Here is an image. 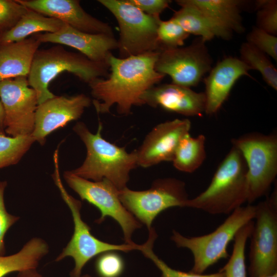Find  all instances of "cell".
Wrapping results in <instances>:
<instances>
[{
	"mask_svg": "<svg viewBox=\"0 0 277 277\" xmlns=\"http://www.w3.org/2000/svg\"><path fill=\"white\" fill-rule=\"evenodd\" d=\"M158 51L126 58L111 53L108 58L110 73L88 84L97 113H109L116 105L117 112L127 115L133 106L143 105L141 96L165 76L155 70Z\"/></svg>",
	"mask_w": 277,
	"mask_h": 277,
	"instance_id": "obj_1",
	"label": "cell"
},
{
	"mask_svg": "<svg viewBox=\"0 0 277 277\" xmlns=\"http://www.w3.org/2000/svg\"><path fill=\"white\" fill-rule=\"evenodd\" d=\"M73 130L85 144L87 154L83 164L71 171L90 181L108 180L119 190L126 187L131 171L137 166L136 151L128 152L104 138L101 122L95 133L82 122H77Z\"/></svg>",
	"mask_w": 277,
	"mask_h": 277,
	"instance_id": "obj_2",
	"label": "cell"
},
{
	"mask_svg": "<svg viewBox=\"0 0 277 277\" xmlns=\"http://www.w3.org/2000/svg\"><path fill=\"white\" fill-rule=\"evenodd\" d=\"M247 168L240 151L234 146L218 166L208 187L188 199L185 207L212 214H230L247 202Z\"/></svg>",
	"mask_w": 277,
	"mask_h": 277,
	"instance_id": "obj_3",
	"label": "cell"
},
{
	"mask_svg": "<svg viewBox=\"0 0 277 277\" xmlns=\"http://www.w3.org/2000/svg\"><path fill=\"white\" fill-rule=\"evenodd\" d=\"M109 71L108 64L91 61L81 53L55 46L36 51L27 80L29 86L36 92L39 105L56 96L49 90V85L62 72L72 73L89 84L97 78L107 77Z\"/></svg>",
	"mask_w": 277,
	"mask_h": 277,
	"instance_id": "obj_4",
	"label": "cell"
},
{
	"mask_svg": "<svg viewBox=\"0 0 277 277\" xmlns=\"http://www.w3.org/2000/svg\"><path fill=\"white\" fill-rule=\"evenodd\" d=\"M255 205L241 206L213 232L201 236L186 237L175 230L171 240L178 247L188 249L193 256V265L190 272L202 274L220 260L229 256L227 247L239 230L254 219Z\"/></svg>",
	"mask_w": 277,
	"mask_h": 277,
	"instance_id": "obj_5",
	"label": "cell"
},
{
	"mask_svg": "<svg viewBox=\"0 0 277 277\" xmlns=\"http://www.w3.org/2000/svg\"><path fill=\"white\" fill-rule=\"evenodd\" d=\"M242 154L247 171V201L249 204L267 194L277 174V135L258 132L231 140Z\"/></svg>",
	"mask_w": 277,
	"mask_h": 277,
	"instance_id": "obj_6",
	"label": "cell"
},
{
	"mask_svg": "<svg viewBox=\"0 0 277 277\" xmlns=\"http://www.w3.org/2000/svg\"><path fill=\"white\" fill-rule=\"evenodd\" d=\"M55 170L52 175L53 180L61 196L69 207L74 223L73 235L67 245L55 259L59 262L66 257H71L74 261V267L70 273V277L81 275L83 268L94 257L104 252L121 251L127 252L133 250H140L141 245L124 244L116 245L102 241L95 237L90 232L91 228L83 220L81 210L82 203L69 194L63 185L59 171L58 161H54Z\"/></svg>",
	"mask_w": 277,
	"mask_h": 277,
	"instance_id": "obj_7",
	"label": "cell"
},
{
	"mask_svg": "<svg viewBox=\"0 0 277 277\" xmlns=\"http://www.w3.org/2000/svg\"><path fill=\"white\" fill-rule=\"evenodd\" d=\"M98 2L111 13L117 22L120 58L158 51L157 29L160 17L146 14L127 0Z\"/></svg>",
	"mask_w": 277,
	"mask_h": 277,
	"instance_id": "obj_8",
	"label": "cell"
},
{
	"mask_svg": "<svg viewBox=\"0 0 277 277\" xmlns=\"http://www.w3.org/2000/svg\"><path fill=\"white\" fill-rule=\"evenodd\" d=\"M255 206L250 238L249 277L277 272V191Z\"/></svg>",
	"mask_w": 277,
	"mask_h": 277,
	"instance_id": "obj_9",
	"label": "cell"
},
{
	"mask_svg": "<svg viewBox=\"0 0 277 277\" xmlns=\"http://www.w3.org/2000/svg\"><path fill=\"white\" fill-rule=\"evenodd\" d=\"M118 196L126 209L148 230L161 212L170 207H185L189 199L185 183L172 177L156 180L146 190H133L126 187L118 190Z\"/></svg>",
	"mask_w": 277,
	"mask_h": 277,
	"instance_id": "obj_10",
	"label": "cell"
},
{
	"mask_svg": "<svg viewBox=\"0 0 277 277\" xmlns=\"http://www.w3.org/2000/svg\"><path fill=\"white\" fill-rule=\"evenodd\" d=\"M64 179L69 186L82 200L97 207L101 216L95 221L102 223L109 216L121 226L125 243L135 244L131 240L134 231L141 228V223L124 206L118 196V190L106 180L92 181L83 179L71 171H65Z\"/></svg>",
	"mask_w": 277,
	"mask_h": 277,
	"instance_id": "obj_11",
	"label": "cell"
},
{
	"mask_svg": "<svg viewBox=\"0 0 277 277\" xmlns=\"http://www.w3.org/2000/svg\"><path fill=\"white\" fill-rule=\"evenodd\" d=\"M205 43L198 37L187 47L159 50L155 71L169 75L172 84L188 88L197 85L212 68Z\"/></svg>",
	"mask_w": 277,
	"mask_h": 277,
	"instance_id": "obj_12",
	"label": "cell"
},
{
	"mask_svg": "<svg viewBox=\"0 0 277 277\" xmlns=\"http://www.w3.org/2000/svg\"><path fill=\"white\" fill-rule=\"evenodd\" d=\"M0 100L5 113V133L13 137L31 135L34 128L38 101L27 77L0 81Z\"/></svg>",
	"mask_w": 277,
	"mask_h": 277,
	"instance_id": "obj_13",
	"label": "cell"
},
{
	"mask_svg": "<svg viewBox=\"0 0 277 277\" xmlns=\"http://www.w3.org/2000/svg\"><path fill=\"white\" fill-rule=\"evenodd\" d=\"M91 103L89 97L81 93L71 96H55L38 105L31 135L35 142L44 145L48 135L80 118Z\"/></svg>",
	"mask_w": 277,
	"mask_h": 277,
	"instance_id": "obj_14",
	"label": "cell"
},
{
	"mask_svg": "<svg viewBox=\"0 0 277 277\" xmlns=\"http://www.w3.org/2000/svg\"><path fill=\"white\" fill-rule=\"evenodd\" d=\"M187 118L167 121L154 126L137 150V166L148 168L163 162H172L181 138L189 133Z\"/></svg>",
	"mask_w": 277,
	"mask_h": 277,
	"instance_id": "obj_15",
	"label": "cell"
},
{
	"mask_svg": "<svg viewBox=\"0 0 277 277\" xmlns=\"http://www.w3.org/2000/svg\"><path fill=\"white\" fill-rule=\"evenodd\" d=\"M27 8L60 20L80 31L114 35L112 27L87 13L78 0H17Z\"/></svg>",
	"mask_w": 277,
	"mask_h": 277,
	"instance_id": "obj_16",
	"label": "cell"
},
{
	"mask_svg": "<svg viewBox=\"0 0 277 277\" xmlns=\"http://www.w3.org/2000/svg\"><path fill=\"white\" fill-rule=\"evenodd\" d=\"M34 35L41 43H56L75 48L89 60L97 63L108 64L111 51L118 48L117 39L114 35L84 32L66 24L55 32Z\"/></svg>",
	"mask_w": 277,
	"mask_h": 277,
	"instance_id": "obj_17",
	"label": "cell"
},
{
	"mask_svg": "<svg viewBox=\"0 0 277 277\" xmlns=\"http://www.w3.org/2000/svg\"><path fill=\"white\" fill-rule=\"evenodd\" d=\"M143 105L186 116H201L205 112V95L190 88L171 84L154 86L141 96Z\"/></svg>",
	"mask_w": 277,
	"mask_h": 277,
	"instance_id": "obj_18",
	"label": "cell"
},
{
	"mask_svg": "<svg viewBox=\"0 0 277 277\" xmlns=\"http://www.w3.org/2000/svg\"><path fill=\"white\" fill-rule=\"evenodd\" d=\"M249 67L241 59L226 57L218 63L204 78L205 113L215 114L226 101L236 82L244 75L250 76Z\"/></svg>",
	"mask_w": 277,
	"mask_h": 277,
	"instance_id": "obj_19",
	"label": "cell"
},
{
	"mask_svg": "<svg viewBox=\"0 0 277 277\" xmlns=\"http://www.w3.org/2000/svg\"><path fill=\"white\" fill-rule=\"evenodd\" d=\"M41 44L34 34L18 42L0 43V81L27 77Z\"/></svg>",
	"mask_w": 277,
	"mask_h": 277,
	"instance_id": "obj_20",
	"label": "cell"
},
{
	"mask_svg": "<svg viewBox=\"0 0 277 277\" xmlns=\"http://www.w3.org/2000/svg\"><path fill=\"white\" fill-rule=\"evenodd\" d=\"M180 6L192 7L209 18L218 27L232 34L243 32L244 28L241 15L243 1L239 0H177Z\"/></svg>",
	"mask_w": 277,
	"mask_h": 277,
	"instance_id": "obj_21",
	"label": "cell"
},
{
	"mask_svg": "<svg viewBox=\"0 0 277 277\" xmlns=\"http://www.w3.org/2000/svg\"><path fill=\"white\" fill-rule=\"evenodd\" d=\"M49 251L47 243L40 238H33L17 252L0 255V277L10 273L30 269H37L41 260Z\"/></svg>",
	"mask_w": 277,
	"mask_h": 277,
	"instance_id": "obj_22",
	"label": "cell"
},
{
	"mask_svg": "<svg viewBox=\"0 0 277 277\" xmlns=\"http://www.w3.org/2000/svg\"><path fill=\"white\" fill-rule=\"evenodd\" d=\"M172 17L188 34L197 35L205 42L215 37L229 39L232 35L218 27L200 11L189 6H181Z\"/></svg>",
	"mask_w": 277,
	"mask_h": 277,
	"instance_id": "obj_23",
	"label": "cell"
},
{
	"mask_svg": "<svg viewBox=\"0 0 277 277\" xmlns=\"http://www.w3.org/2000/svg\"><path fill=\"white\" fill-rule=\"evenodd\" d=\"M64 24L59 19L29 9L13 28L0 34V43L21 41L39 32L54 33L59 30Z\"/></svg>",
	"mask_w": 277,
	"mask_h": 277,
	"instance_id": "obj_24",
	"label": "cell"
},
{
	"mask_svg": "<svg viewBox=\"0 0 277 277\" xmlns=\"http://www.w3.org/2000/svg\"><path fill=\"white\" fill-rule=\"evenodd\" d=\"M206 137L203 134L192 137L185 134L180 140L172 161L174 167L186 173H192L203 163L206 157Z\"/></svg>",
	"mask_w": 277,
	"mask_h": 277,
	"instance_id": "obj_25",
	"label": "cell"
},
{
	"mask_svg": "<svg viewBox=\"0 0 277 277\" xmlns=\"http://www.w3.org/2000/svg\"><path fill=\"white\" fill-rule=\"evenodd\" d=\"M253 225V221H251L236 233L232 254L226 265L220 270L224 273L225 277H247L245 251Z\"/></svg>",
	"mask_w": 277,
	"mask_h": 277,
	"instance_id": "obj_26",
	"label": "cell"
},
{
	"mask_svg": "<svg viewBox=\"0 0 277 277\" xmlns=\"http://www.w3.org/2000/svg\"><path fill=\"white\" fill-rule=\"evenodd\" d=\"M240 55V59L250 70H258L265 82L277 90V70L267 55L247 42L242 44Z\"/></svg>",
	"mask_w": 277,
	"mask_h": 277,
	"instance_id": "obj_27",
	"label": "cell"
},
{
	"mask_svg": "<svg viewBox=\"0 0 277 277\" xmlns=\"http://www.w3.org/2000/svg\"><path fill=\"white\" fill-rule=\"evenodd\" d=\"M35 142L31 134L13 137L0 134V169L17 164Z\"/></svg>",
	"mask_w": 277,
	"mask_h": 277,
	"instance_id": "obj_28",
	"label": "cell"
},
{
	"mask_svg": "<svg viewBox=\"0 0 277 277\" xmlns=\"http://www.w3.org/2000/svg\"><path fill=\"white\" fill-rule=\"evenodd\" d=\"M157 237L154 229L152 228L149 231V237L146 243L141 245L140 251L148 259H150L162 273L161 277H225L224 273L220 270L218 272L203 274L186 272L171 268L162 260L160 259L152 250L154 242Z\"/></svg>",
	"mask_w": 277,
	"mask_h": 277,
	"instance_id": "obj_29",
	"label": "cell"
},
{
	"mask_svg": "<svg viewBox=\"0 0 277 277\" xmlns=\"http://www.w3.org/2000/svg\"><path fill=\"white\" fill-rule=\"evenodd\" d=\"M190 34L173 18L161 21L157 29L159 50L182 47Z\"/></svg>",
	"mask_w": 277,
	"mask_h": 277,
	"instance_id": "obj_30",
	"label": "cell"
},
{
	"mask_svg": "<svg viewBox=\"0 0 277 277\" xmlns=\"http://www.w3.org/2000/svg\"><path fill=\"white\" fill-rule=\"evenodd\" d=\"M257 27L272 35L277 34V2L259 0L255 3Z\"/></svg>",
	"mask_w": 277,
	"mask_h": 277,
	"instance_id": "obj_31",
	"label": "cell"
},
{
	"mask_svg": "<svg viewBox=\"0 0 277 277\" xmlns=\"http://www.w3.org/2000/svg\"><path fill=\"white\" fill-rule=\"evenodd\" d=\"M28 10L17 0H0V34L13 28Z\"/></svg>",
	"mask_w": 277,
	"mask_h": 277,
	"instance_id": "obj_32",
	"label": "cell"
},
{
	"mask_svg": "<svg viewBox=\"0 0 277 277\" xmlns=\"http://www.w3.org/2000/svg\"><path fill=\"white\" fill-rule=\"evenodd\" d=\"M95 268L100 277H119L124 271L125 264L120 255L108 251L100 255Z\"/></svg>",
	"mask_w": 277,
	"mask_h": 277,
	"instance_id": "obj_33",
	"label": "cell"
},
{
	"mask_svg": "<svg viewBox=\"0 0 277 277\" xmlns=\"http://www.w3.org/2000/svg\"><path fill=\"white\" fill-rule=\"evenodd\" d=\"M247 42L277 60V37L254 27L247 36Z\"/></svg>",
	"mask_w": 277,
	"mask_h": 277,
	"instance_id": "obj_34",
	"label": "cell"
},
{
	"mask_svg": "<svg viewBox=\"0 0 277 277\" xmlns=\"http://www.w3.org/2000/svg\"><path fill=\"white\" fill-rule=\"evenodd\" d=\"M7 186L6 181H0V255L6 253L4 238L9 228L17 222L19 217L10 214L4 202V192Z\"/></svg>",
	"mask_w": 277,
	"mask_h": 277,
	"instance_id": "obj_35",
	"label": "cell"
},
{
	"mask_svg": "<svg viewBox=\"0 0 277 277\" xmlns=\"http://www.w3.org/2000/svg\"><path fill=\"white\" fill-rule=\"evenodd\" d=\"M146 14L160 17L162 12L167 9L171 2L168 0H127Z\"/></svg>",
	"mask_w": 277,
	"mask_h": 277,
	"instance_id": "obj_36",
	"label": "cell"
},
{
	"mask_svg": "<svg viewBox=\"0 0 277 277\" xmlns=\"http://www.w3.org/2000/svg\"><path fill=\"white\" fill-rule=\"evenodd\" d=\"M16 277H45L36 269H30L18 272Z\"/></svg>",
	"mask_w": 277,
	"mask_h": 277,
	"instance_id": "obj_37",
	"label": "cell"
},
{
	"mask_svg": "<svg viewBox=\"0 0 277 277\" xmlns=\"http://www.w3.org/2000/svg\"><path fill=\"white\" fill-rule=\"evenodd\" d=\"M5 113L2 103L0 100V134H5Z\"/></svg>",
	"mask_w": 277,
	"mask_h": 277,
	"instance_id": "obj_38",
	"label": "cell"
},
{
	"mask_svg": "<svg viewBox=\"0 0 277 277\" xmlns=\"http://www.w3.org/2000/svg\"><path fill=\"white\" fill-rule=\"evenodd\" d=\"M261 277H277V272L273 274L263 275Z\"/></svg>",
	"mask_w": 277,
	"mask_h": 277,
	"instance_id": "obj_39",
	"label": "cell"
},
{
	"mask_svg": "<svg viewBox=\"0 0 277 277\" xmlns=\"http://www.w3.org/2000/svg\"><path fill=\"white\" fill-rule=\"evenodd\" d=\"M77 277H92V276L89 275V274H85V275H80L79 276H77Z\"/></svg>",
	"mask_w": 277,
	"mask_h": 277,
	"instance_id": "obj_40",
	"label": "cell"
}]
</instances>
